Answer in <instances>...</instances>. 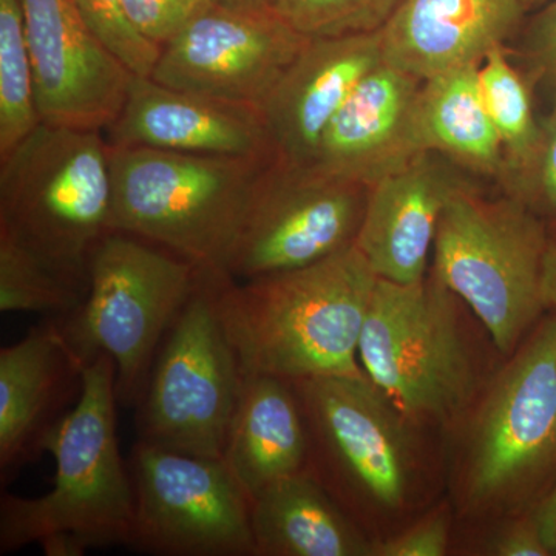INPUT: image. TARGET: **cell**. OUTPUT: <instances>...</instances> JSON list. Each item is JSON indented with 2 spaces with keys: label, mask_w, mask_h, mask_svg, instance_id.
I'll use <instances>...</instances> for the list:
<instances>
[{
  "label": "cell",
  "mask_w": 556,
  "mask_h": 556,
  "mask_svg": "<svg viewBox=\"0 0 556 556\" xmlns=\"http://www.w3.org/2000/svg\"><path fill=\"white\" fill-rule=\"evenodd\" d=\"M442 433L459 525L536 511L556 484V316L500 362Z\"/></svg>",
  "instance_id": "1"
},
{
  "label": "cell",
  "mask_w": 556,
  "mask_h": 556,
  "mask_svg": "<svg viewBox=\"0 0 556 556\" xmlns=\"http://www.w3.org/2000/svg\"><path fill=\"white\" fill-rule=\"evenodd\" d=\"M308 471L372 543L444 500L442 433L405 416L368 378L292 380Z\"/></svg>",
  "instance_id": "2"
},
{
  "label": "cell",
  "mask_w": 556,
  "mask_h": 556,
  "mask_svg": "<svg viewBox=\"0 0 556 556\" xmlns=\"http://www.w3.org/2000/svg\"><path fill=\"white\" fill-rule=\"evenodd\" d=\"M378 280L356 244L254 280L214 268L219 320L243 376L367 378L358 346Z\"/></svg>",
  "instance_id": "3"
},
{
  "label": "cell",
  "mask_w": 556,
  "mask_h": 556,
  "mask_svg": "<svg viewBox=\"0 0 556 556\" xmlns=\"http://www.w3.org/2000/svg\"><path fill=\"white\" fill-rule=\"evenodd\" d=\"M116 404L115 364L100 354L84 365L78 401L47 439L46 452L56 467L50 492L3 493L0 554L30 544L47 556L130 547L135 492L116 437Z\"/></svg>",
  "instance_id": "4"
},
{
  "label": "cell",
  "mask_w": 556,
  "mask_h": 556,
  "mask_svg": "<svg viewBox=\"0 0 556 556\" xmlns=\"http://www.w3.org/2000/svg\"><path fill=\"white\" fill-rule=\"evenodd\" d=\"M503 358L473 311L430 270L417 283H376L358 361L419 426L444 430Z\"/></svg>",
  "instance_id": "5"
},
{
  "label": "cell",
  "mask_w": 556,
  "mask_h": 556,
  "mask_svg": "<svg viewBox=\"0 0 556 556\" xmlns=\"http://www.w3.org/2000/svg\"><path fill=\"white\" fill-rule=\"evenodd\" d=\"M547 222L521 200L468 189L439 223L430 273L467 303L504 357L546 316Z\"/></svg>",
  "instance_id": "6"
},
{
  "label": "cell",
  "mask_w": 556,
  "mask_h": 556,
  "mask_svg": "<svg viewBox=\"0 0 556 556\" xmlns=\"http://www.w3.org/2000/svg\"><path fill=\"white\" fill-rule=\"evenodd\" d=\"M113 230L225 269L252 189L273 160L109 146Z\"/></svg>",
  "instance_id": "7"
},
{
  "label": "cell",
  "mask_w": 556,
  "mask_h": 556,
  "mask_svg": "<svg viewBox=\"0 0 556 556\" xmlns=\"http://www.w3.org/2000/svg\"><path fill=\"white\" fill-rule=\"evenodd\" d=\"M0 230L89 283L91 254L113 232L104 134L40 123L0 160Z\"/></svg>",
  "instance_id": "8"
},
{
  "label": "cell",
  "mask_w": 556,
  "mask_h": 556,
  "mask_svg": "<svg viewBox=\"0 0 556 556\" xmlns=\"http://www.w3.org/2000/svg\"><path fill=\"white\" fill-rule=\"evenodd\" d=\"M200 265L131 233L113 230L89 263L83 305L62 317L84 364L108 354L119 404H139L170 325L195 288Z\"/></svg>",
  "instance_id": "9"
},
{
  "label": "cell",
  "mask_w": 556,
  "mask_h": 556,
  "mask_svg": "<svg viewBox=\"0 0 556 556\" xmlns=\"http://www.w3.org/2000/svg\"><path fill=\"white\" fill-rule=\"evenodd\" d=\"M243 372L219 320L214 268L200 266L139 401V441L223 459Z\"/></svg>",
  "instance_id": "10"
},
{
  "label": "cell",
  "mask_w": 556,
  "mask_h": 556,
  "mask_svg": "<svg viewBox=\"0 0 556 556\" xmlns=\"http://www.w3.org/2000/svg\"><path fill=\"white\" fill-rule=\"evenodd\" d=\"M368 186L314 164L273 160L262 170L225 270L239 281L306 268L354 247Z\"/></svg>",
  "instance_id": "11"
},
{
  "label": "cell",
  "mask_w": 556,
  "mask_h": 556,
  "mask_svg": "<svg viewBox=\"0 0 556 556\" xmlns=\"http://www.w3.org/2000/svg\"><path fill=\"white\" fill-rule=\"evenodd\" d=\"M130 547L159 556H254L251 500L225 460L138 441Z\"/></svg>",
  "instance_id": "12"
},
{
  "label": "cell",
  "mask_w": 556,
  "mask_h": 556,
  "mask_svg": "<svg viewBox=\"0 0 556 556\" xmlns=\"http://www.w3.org/2000/svg\"><path fill=\"white\" fill-rule=\"evenodd\" d=\"M308 39L276 9L237 10L215 2L161 43L150 78L262 108Z\"/></svg>",
  "instance_id": "13"
},
{
  "label": "cell",
  "mask_w": 556,
  "mask_h": 556,
  "mask_svg": "<svg viewBox=\"0 0 556 556\" xmlns=\"http://www.w3.org/2000/svg\"><path fill=\"white\" fill-rule=\"evenodd\" d=\"M17 2L42 123L108 130L124 108L134 73L91 30L75 0Z\"/></svg>",
  "instance_id": "14"
},
{
  "label": "cell",
  "mask_w": 556,
  "mask_h": 556,
  "mask_svg": "<svg viewBox=\"0 0 556 556\" xmlns=\"http://www.w3.org/2000/svg\"><path fill=\"white\" fill-rule=\"evenodd\" d=\"M475 175L439 152H424L369 188L356 248L379 280L412 285L430 270L439 223Z\"/></svg>",
  "instance_id": "15"
},
{
  "label": "cell",
  "mask_w": 556,
  "mask_h": 556,
  "mask_svg": "<svg viewBox=\"0 0 556 556\" xmlns=\"http://www.w3.org/2000/svg\"><path fill=\"white\" fill-rule=\"evenodd\" d=\"M105 131L113 148L276 160L257 105L174 89L150 76L134 75L124 108Z\"/></svg>",
  "instance_id": "16"
},
{
  "label": "cell",
  "mask_w": 556,
  "mask_h": 556,
  "mask_svg": "<svg viewBox=\"0 0 556 556\" xmlns=\"http://www.w3.org/2000/svg\"><path fill=\"white\" fill-rule=\"evenodd\" d=\"M382 61L380 30L306 40L260 108L276 160L313 164L336 113Z\"/></svg>",
  "instance_id": "17"
},
{
  "label": "cell",
  "mask_w": 556,
  "mask_h": 556,
  "mask_svg": "<svg viewBox=\"0 0 556 556\" xmlns=\"http://www.w3.org/2000/svg\"><path fill=\"white\" fill-rule=\"evenodd\" d=\"M84 365L61 316L40 321L20 342L0 350L2 482L46 452L51 431L80 393Z\"/></svg>",
  "instance_id": "18"
},
{
  "label": "cell",
  "mask_w": 556,
  "mask_h": 556,
  "mask_svg": "<svg viewBox=\"0 0 556 556\" xmlns=\"http://www.w3.org/2000/svg\"><path fill=\"white\" fill-rule=\"evenodd\" d=\"M422 84L380 62L329 123L314 166L368 188L407 166L424 153L416 126Z\"/></svg>",
  "instance_id": "19"
},
{
  "label": "cell",
  "mask_w": 556,
  "mask_h": 556,
  "mask_svg": "<svg viewBox=\"0 0 556 556\" xmlns=\"http://www.w3.org/2000/svg\"><path fill=\"white\" fill-rule=\"evenodd\" d=\"M521 0H404L380 28L383 60L417 79L479 65L518 35Z\"/></svg>",
  "instance_id": "20"
},
{
  "label": "cell",
  "mask_w": 556,
  "mask_h": 556,
  "mask_svg": "<svg viewBox=\"0 0 556 556\" xmlns=\"http://www.w3.org/2000/svg\"><path fill=\"white\" fill-rule=\"evenodd\" d=\"M223 460L249 500L273 482L308 471V428L291 380L244 376Z\"/></svg>",
  "instance_id": "21"
},
{
  "label": "cell",
  "mask_w": 556,
  "mask_h": 556,
  "mask_svg": "<svg viewBox=\"0 0 556 556\" xmlns=\"http://www.w3.org/2000/svg\"><path fill=\"white\" fill-rule=\"evenodd\" d=\"M254 556H375V543L309 471L251 500Z\"/></svg>",
  "instance_id": "22"
},
{
  "label": "cell",
  "mask_w": 556,
  "mask_h": 556,
  "mask_svg": "<svg viewBox=\"0 0 556 556\" xmlns=\"http://www.w3.org/2000/svg\"><path fill=\"white\" fill-rule=\"evenodd\" d=\"M479 65L424 80L417 101V137L424 152H439L475 177L503 186L506 155L482 100Z\"/></svg>",
  "instance_id": "23"
},
{
  "label": "cell",
  "mask_w": 556,
  "mask_h": 556,
  "mask_svg": "<svg viewBox=\"0 0 556 556\" xmlns=\"http://www.w3.org/2000/svg\"><path fill=\"white\" fill-rule=\"evenodd\" d=\"M507 46L486 53L478 67L482 100L506 155V189L530 166L541 138V119L533 110V84L510 61Z\"/></svg>",
  "instance_id": "24"
},
{
  "label": "cell",
  "mask_w": 556,
  "mask_h": 556,
  "mask_svg": "<svg viewBox=\"0 0 556 556\" xmlns=\"http://www.w3.org/2000/svg\"><path fill=\"white\" fill-rule=\"evenodd\" d=\"M89 283L56 268L0 230V311L68 316L83 305Z\"/></svg>",
  "instance_id": "25"
},
{
  "label": "cell",
  "mask_w": 556,
  "mask_h": 556,
  "mask_svg": "<svg viewBox=\"0 0 556 556\" xmlns=\"http://www.w3.org/2000/svg\"><path fill=\"white\" fill-rule=\"evenodd\" d=\"M40 123L24 14L17 0H0V160Z\"/></svg>",
  "instance_id": "26"
},
{
  "label": "cell",
  "mask_w": 556,
  "mask_h": 556,
  "mask_svg": "<svg viewBox=\"0 0 556 556\" xmlns=\"http://www.w3.org/2000/svg\"><path fill=\"white\" fill-rule=\"evenodd\" d=\"M404 0H276L274 9L306 38L379 31Z\"/></svg>",
  "instance_id": "27"
},
{
  "label": "cell",
  "mask_w": 556,
  "mask_h": 556,
  "mask_svg": "<svg viewBox=\"0 0 556 556\" xmlns=\"http://www.w3.org/2000/svg\"><path fill=\"white\" fill-rule=\"evenodd\" d=\"M75 3L91 30L134 75H152L161 46L135 27L124 0H75Z\"/></svg>",
  "instance_id": "28"
},
{
  "label": "cell",
  "mask_w": 556,
  "mask_h": 556,
  "mask_svg": "<svg viewBox=\"0 0 556 556\" xmlns=\"http://www.w3.org/2000/svg\"><path fill=\"white\" fill-rule=\"evenodd\" d=\"M552 90L554 101L546 118L541 119L535 156L530 166L503 189L532 208L547 225L556 223V84Z\"/></svg>",
  "instance_id": "29"
},
{
  "label": "cell",
  "mask_w": 556,
  "mask_h": 556,
  "mask_svg": "<svg viewBox=\"0 0 556 556\" xmlns=\"http://www.w3.org/2000/svg\"><path fill=\"white\" fill-rule=\"evenodd\" d=\"M457 519L448 497L393 536L375 544V556H445L455 543Z\"/></svg>",
  "instance_id": "30"
},
{
  "label": "cell",
  "mask_w": 556,
  "mask_h": 556,
  "mask_svg": "<svg viewBox=\"0 0 556 556\" xmlns=\"http://www.w3.org/2000/svg\"><path fill=\"white\" fill-rule=\"evenodd\" d=\"M471 530V555L555 556L544 540L536 511L515 515L468 527Z\"/></svg>",
  "instance_id": "31"
},
{
  "label": "cell",
  "mask_w": 556,
  "mask_h": 556,
  "mask_svg": "<svg viewBox=\"0 0 556 556\" xmlns=\"http://www.w3.org/2000/svg\"><path fill=\"white\" fill-rule=\"evenodd\" d=\"M522 72L533 84H556V0H548L522 33L517 49Z\"/></svg>",
  "instance_id": "32"
},
{
  "label": "cell",
  "mask_w": 556,
  "mask_h": 556,
  "mask_svg": "<svg viewBox=\"0 0 556 556\" xmlns=\"http://www.w3.org/2000/svg\"><path fill=\"white\" fill-rule=\"evenodd\" d=\"M212 3L215 0H124L135 27L160 46Z\"/></svg>",
  "instance_id": "33"
},
{
  "label": "cell",
  "mask_w": 556,
  "mask_h": 556,
  "mask_svg": "<svg viewBox=\"0 0 556 556\" xmlns=\"http://www.w3.org/2000/svg\"><path fill=\"white\" fill-rule=\"evenodd\" d=\"M536 518L543 530L544 540L556 556V484L554 489L544 497L536 510Z\"/></svg>",
  "instance_id": "34"
},
{
  "label": "cell",
  "mask_w": 556,
  "mask_h": 556,
  "mask_svg": "<svg viewBox=\"0 0 556 556\" xmlns=\"http://www.w3.org/2000/svg\"><path fill=\"white\" fill-rule=\"evenodd\" d=\"M544 299L548 314L556 316V236L548 243L546 269H544Z\"/></svg>",
  "instance_id": "35"
},
{
  "label": "cell",
  "mask_w": 556,
  "mask_h": 556,
  "mask_svg": "<svg viewBox=\"0 0 556 556\" xmlns=\"http://www.w3.org/2000/svg\"><path fill=\"white\" fill-rule=\"evenodd\" d=\"M219 5L237 10H268L274 9L276 0H215Z\"/></svg>",
  "instance_id": "36"
},
{
  "label": "cell",
  "mask_w": 556,
  "mask_h": 556,
  "mask_svg": "<svg viewBox=\"0 0 556 556\" xmlns=\"http://www.w3.org/2000/svg\"><path fill=\"white\" fill-rule=\"evenodd\" d=\"M522 5H525L526 10L533 9V7L538 5H546L548 0H521Z\"/></svg>",
  "instance_id": "37"
}]
</instances>
